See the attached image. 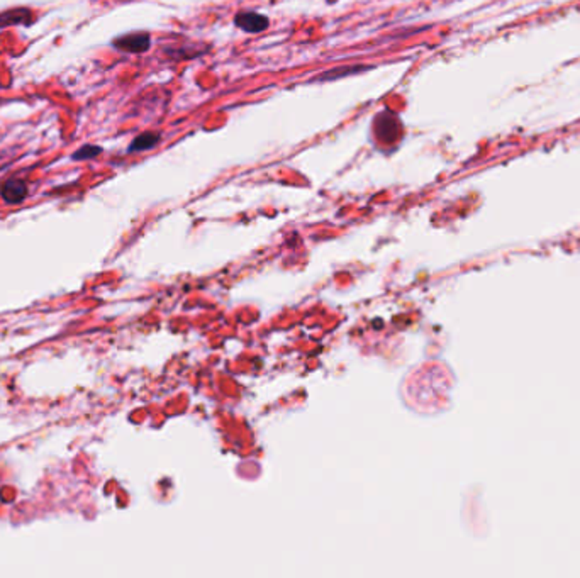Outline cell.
<instances>
[{
    "instance_id": "cell-4",
    "label": "cell",
    "mask_w": 580,
    "mask_h": 578,
    "mask_svg": "<svg viewBox=\"0 0 580 578\" xmlns=\"http://www.w3.org/2000/svg\"><path fill=\"white\" fill-rule=\"evenodd\" d=\"M0 195L6 202L19 203L28 195V185L21 179H10L0 187Z\"/></svg>"
},
{
    "instance_id": "cell-6",
    "label": "cell",
    "mask_w": 580,
    "mask_h": 578,
    "mask_svg": "<svg viewBox=\"0 0 580 578\" xmlns=\"http://www.w3.org/2000/svg\"><path fill=\"white\" fill-rule=\"evenodd\" d=\"M367 68H368V66H360V65L343 66V68H334V70H330V72L323 73V75L317 77V80H319V81H324V80H336V79H341V77L354 75V73L363 72V70H367Z\"/></svg>"
},
{
    "instance_id": "cell-7",
    "label": "cell",
    "mask_w": 580,
    "mask_h": 578,
    "mask_svg": "<svg viewBox=\"0 0 580 578\" xmlns=\"http://www.w3.org/2000/svg\"><path fill=\"white\" fill-rule=\"evenodd\" d=\"M31 16V12L26 9H17V10H9V12L0 14V26H10V24H22V22L28 21V17ZM29 22V21H28Z\"/></svg>"
},
{
    "instance_id": "cell-1",
    "label": "cell",
    "mask_w": 580,
    "mask_h": 578,
    "mask_svg": "<svg viewBox=\"0 0 580 578\" xmlns=\"http://www.w3.org/2000/svg\"><path fill=\"white\" fill-rule=\"evenodd\" d=\"M112 46L126 53H145L150 50L151 39L148 32H129L114 39Z\"/></svg>"
},
{
    "instance_id": "cell-8",
    "label": "cell",
    "mask_w": 580,
    "mask_h": 578,
    "mask_svg": "<svg viewBox=\"0 0 580 578\" xmlns=\"http://www.w3.org/2000/svg\"><path fill=\"white\" fill-rule=\"evenodd\" d=\"M102 153L101 146H94V144H85V146L80 148L79 151L73 153V160H90V158L99 157Z\"/></svg>"
},
{
    "instance_id": "cell-3",
    "label": "cell",
    "mask_w": 580,
    "mask_h": 578,
    "mask_svg": "<svg viewBox=\"0 0 580 578\" xmlns=\"http://www.w3.org/2000/svg\"><path fill=\"white\" fill-rule=\"evenodd\" d=\"M234 24L238 26L239 29L246 32H263L265 29H268L270 19L265 14L258 12H239L238 16L234 17Z\"/></svg>"
},
{
    "instance_id": "cell-2",
    "label": "cell",
    "mask_w": 580,
    "mask_h": 578,
    "mask_svg": "<svg viewBox=\"0 0 580 578\" xmlns=\"http://www.w3.org/2000/svg\"><path fill=\"white\" fill-rule=\"evenodd\" d=\"M375 132L377 138L380 141L394 143V141H397L399 134H401V122L392 114L382 112L375 119Z\"/></svg>"
},
{
    "instance_id": "cell-5",
    "label": "cell",
    "mask_w": 580,
    "mask_h": 578,
    "mask_svg": "<svg viewBox=\"0 0 580 578\" xmlns=\"http://www.w3.org/2000/svg\"><path fill=\"white\" fill-rule=\"evenodd\" d=\"M160 143V132L154 131H146L143 134H139L138 138L132 139V143L129 144L128 151L129 153H139V151H148L151 148H154Z\"/></svg>"
}]
</instances>
